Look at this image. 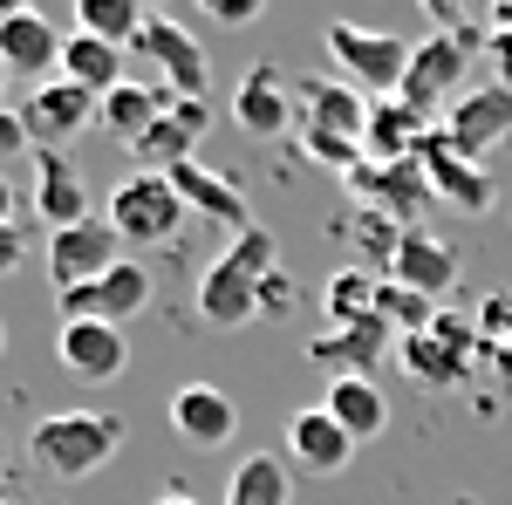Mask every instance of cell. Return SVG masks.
I'll return each instance as SVG.
<instances>
[{
	"label": "cell",
	"instance_id": "obj_1",
	"mask_svg": "<svg viewBox=\"0 0 512 505\" xmlns=\"http://www.w3.org/2000/svg\"><path fill=\"white\" fill-rule=\"evenodd\" d=\"M280 273V246L267 226H246V233L226 239V253L212 260V267L198 273V321L205 328H246L253 314H260V294H267V280Z\"/></svg>",
	"mask_w": 512,
	"mask_h": 505
},
{
	"label": "cell",
	"instance_id": "obj_2",
	"mask_svg": "<svg viewBox=\"0 0 512 505\" xmlns=\"http://www.w3.org/2000/svg\"><path fill=\"white\" fill-rule=\"evenodd\" d=\"M123 437H130V430H123V417H110V410H55V417L35 424L28 458H35L41 478L76 485V478H96V471L117 458Z\"/></svg>",
	"mask_w": 512,
	"mask_h": 505
},
{
	"label": "cell",
	"instance_id": "obj_3",
	"mask_svg": "<svg viewBox=\"0 0 512 505\" xmlns=\"http://www.w3.org/2000/svg\"><path fill=\"white\" fill-rule=\"evenodd\" d=\"M321 48H328V62H335V82H349V89H362V96H369V103H383V96H396V89H403V76H410V48H417V41L390 35V28L328 21Z\"/></svg>",
	"mask_w": 512,
	"mask_h": 505
},
{
	"label": "cell",
	"instance_id": "obj_4",
	"mask_svg": "<svg viewBox=\"0 0 512 505\" xmlns=\"http://www.w3.org/2000/svg\"><path fill=\"white\" fill-rule=\"evenodd\" d=\"M110 226H117L123 246H137V253H151V246H178L185 226H192V212H185V198L178 185L164 178V171H130L117 178V192H110V212H103Z\"/></svg>",
	"mask_w": 512,
	"mask_h": 505
},
{
	"label": "cell",
	"instance_id": "obj_5",
	"mask_svg": "<svg viewBox=\"0 0 512 505\" xmlns=\"http://www.w3.org/2000/svg\"><path fill=\"white\" fill-rule=\"evenodd\" d=\"M478 41L465 35V28H437V35H424L417 48H410V76H403V103L417 110V117L444 123V110L465 96V62H472Z\"/></svg>",
	"mask_w": 512,
	"mask_h": 505
},
{
	"label": "cell",
	"instance_id": "obj_6",
	"mask_svg": "<svg viewBox=\"0 0 512 505\" xmlns=\"http://www.w3.org/2000/svg\"><path fill=\"white\" fill-rule=\"evenodd\" d=\"M396 355H403V369H410L424 389H458V383H472L485 342H478V328L465 321V314H437L424 335L396 342Z\"/></svg>",
	"mask_w": 512,
	"mask_h": 505
},
{
	"label": "cell",
	"instance_id": "obj_7",
	"mask_svg": "<svg viewBox=\"0 0 512 505\" xmlns=\"http://www.w3.org/2000/svg\"><path fill=\"white\" fill-rule=\"evenodd\" d=\"M130 55H151V69L164 76V89H171V96L205 103V89H212V62H205L198 35L178 21V14H144V35H137V48H130Z\"/></svg>",
	"mask_w": 512,
	"mask_h": 505
},
{
	"label": "cell",
	"instance_id": "obj_8",
	"mask_svg": "<svg viewBox=\"0 0 512 505\" xmlns=\"http://www.w3.org/2000/svg\"><path fill=\"white\" fill-rule=\"evenodd\" d=\"M21 130H28L35 151H69L82 130H96V96L76 89L69 76H48V82H35L28 103H21Z\"/></svg>",
	"mask_w": 512,
	"mask_h": 505
},
{
	"label": "cell",
	"instance_id": "obj_9",
	"mask_svg": "<svg viewBox=\"0 0 512 505\" xmlns=\"http://www.w3.org/2000/svg\"><path fill=\"white\" fill-rule=\"evenodd\" d=\"M55 301H62V321H110V328H130L137 314L151 308V267H144V260H123V267H110L103 280L69 287V294H55Z\"/></svg>",
	"mask_w": 512,
	"mask_h": 505
},
{
	"label": "cell",
	"instance_id": "obj_10",
	"mask_svg": "<svg viewBox=\"0 0 512 505\" xmlns=\"http://www.w3.org/2000/svg\"><path fill=\"white\" fill-rule=\"evenodd\" d=\"M130 253H123V239L110 219H82L69 233H48V280H55V294H69V287H89V280H103L110 267H123Z\"/></svg>",
	"mask_w": 512,
	"mask_h": 505
},
{
	"label": "cell",
	"instance_id": "obj_11",
	"mask_svg": "<svg viewBox=\"0 0 512 505\" xmlns=\"http://www.w3.org/2000/svg\"><path fill=\"white\" fill-rule=\"evenodd\" d=\"M55 362L89 389H110L130 369V335L110 321H55Z\"/></svg>",
	"mask_w": 512,
	"mask_h": 505
},
{
	"label": "cell",
	"instance_id": "obj_12",
	"mask_svg": "<svg viewBox=\"0 0 512 505\" xmlns=\"http://www.w3.org/2000/svg\"><path fill=\"white\" fill-rule=\"evenodd\" d=\"M437 137L451 144L458 157H485L492 144H506L512 137V89L506 82H485V89H465L451 110H444V123H437Z\"/></svg>",
	"mask_w": 512,
	"mask_h": 505
},
{
	"label": "cell",
	"instance_id": "obj_13",
	"mask_svg": "<svg viewBox=\"0 0 512 505\" xmlns=\"http://www.w3.org/2000/svg\"><path fill=\"white\" fill-rule=\"evenodd\" d=\"M0 62H7V76L28 82L62 76V28L41 7H0Z\"/></svg>",
	"mask_w": 512,
	"mask_h": 505
},
{
	"label": "cell",
	"instance_id": "obj_14",
	"mask_svg": "<svg viewBox=\"0 0 512 505\" xmlns=\"http://www.w3.org/2000/svg\"><path fill=\"white\" fill-rule=\"evenodd\" d=\"M294 130H321V137H349L362 144L369 130V96L335 76H301L294 82Z\"/></svg>",
	"mask_w": 512,
	"mask_h": 505
},
{
	"label": "cell",
	"instance_id": "obj_15",
	"mask_svg": "<svg viewBox=\"0 0 512 505\" xmlns=\"http://www.w3.org/2000/svg\"><path fill=\"white\" fill-rule=\"evenodd\" d=\"M205 130H212V110L192 103V96H171V103H164V117L130 144V157H137L144 171H178V164H192V157H198Z\"/></svg>",
	"mask_w": 512,
	"mask_h": 505
},
{
	"label": "cell",
	"instance_id": "obj_16",
	"mask_svg": "<svg viewBox=\"0 0 512 505\" xmlns=\"http://www.w3.org/2000/svg\"><path fill=\"white\" fill-rule=\"evenodd\" d=\"M171 430L192 451H226L239 437V403L219 383H178V396H171Z\"/></svg>",
	"mask_w": 512,
	"mask_h": 505
},
{
	"label": "cell",
	"instance_id": "obj_17",
	"mask_svg": "<svg viewBox=\"0 0 512 505\" xmlns=\"http://www.w3.org/2000/svg\"><path fill=\"white\" fill-rule=\"evenodd\" d=\"M233 123L246 137H287L294 130V82L274 62H253L233 89Z\"/></svg>",
	"mask_w": 512,
	"mask_h": 505
},
{
	"label": "cell",
	"instance_id": "obj_18",
	"mask_svg": "<svg viewBox=\"0 0 512 505\" xmlns=\"http://www.w3.org/2000/svg\"><path fill=\"white\" fill-rule=\"evenodd\" d=\"M383 280H396V287H410V294L437 301L444 287H458V253H451L444 239H431L424 226H403L396 253L383 260Z\"/></svg>",
	"mask_w": 512,
	"mask_h": 505
},
{
	"label": "cell",
	"instance_id": "obj_19",
	"mask_svg": "<svg viewBox=\"0 0 512 505\" xmlns=\"http://www.w3.org/2000/svg\"><path fill=\"white\" fill-rule=\"evenodd\" d=\"M390 342H396V328L376 314V321H355V328H328V335H315V342H308V362L328 369V383H335V376H376V362H383Z\"/></svg>",
	"mask_w": 512,
	"mask_h": 505
},
{
	"label": "cell",
	"instance_id": "obj_20",
	"mask_svg": "<svg viewBox=\"0 0 512 505\" xmlns=\"http://www.w3.org/2000/svg\"><path fill=\"white\" fill-rule=\"evenodd\" d=\"M171 185H178V198H185V212L192 219H212V226H226V233H246L253 226V212H246V192H239L233 178H219L212 164H178V171H164Z\"/></svg>",
	"mask_w": 512,
	"mask_h": 505
},
{
	"label": "cell",
	"instance_id": "obj_21",
	"mask_svg": "<svg viewBox=\"0 0 512 505\" xmlns=\"http://www.w3.org/2000/svg\"><path fill=\"white\" fill-rule=\"evenodd\" d=\"M417 164H424V185H431V198H451L458 212H485V205H492V178H485V164L458 157L444 137H437V130L424 137Z\"/></svg>",
	"mask_w": 512,
	"mask_h": 505
},
{
	"label": "cell",
	"instance_id": "obj_22",
	"mask_svg": "<svg viewBox=\"0 0 512 505\" xmlns=\"http://www.w3.org/2000/svg\"><path fill=\"white\" fill-rule=\"evenodd\" d=\"M349 192L362 198L369 212H383V219H417L424 198H431V185H424V164L410 157V164H362L349 178Z\"/></svg>",
	"mask_w": 512,
	"mask_h": 505
},
{
	"label": "cell",
	"instance_id": "obj_23",
	"mask_svg": "<svg viewBox=\"0 0 512 505\" xmlns=\"http://www.w3.org/2000/svg\"><path fill=\"white\" fill-rule=\"evenodd\" d=\"M437 123L417 117L403 96H383V103H369V130H362V151L369 164H410V157L424 151V137H431Z\"/></svg>",
	"mask_w": 512,
	"mask_h": 505
},
{
	"label": "cell",
	"instance_id": "obj_24",
	"mask_svg": "<svg viewBox=\"0 0 512 505\" xmlns=\"http://www.w3.org/2000/svg\"><path fill=\"white\" fill-rule=\"evenodd\" d=\"M35 212L48 219V233H69L89 219V192H82V171L69 164V151H35Z\"/></svg>",
	"mask_w": 512,
	"mask_h": 505
},
{
	"label": "cell",
	"instance_id": "obj_25",
	"mask_svg": "<svg viewBox=\"0 0 512 505\" xmlns=\"http://www.w3.org/2000/svg\"><path fill=\"white\" fill-rule=\"evenodd\" d=\"M287 458L301 471H349L355 437L315 403V410H294V417H287Z\"/></svg>",
	"mask_w": 512,
	"mask_h": 505
},
{
	"label": "cell",
	"instance_id": "obj_26",
	"mask_svg": "<svg viewBox=\"0 0 512 505\" xmlns=\"http://www.w3.org/2000/svg\"><path fill=\"white\" fill-rule=\"evenodd\" d=\"M321 410L349 430L355 444H369V437H383V430H390V396H383L376 376H335L328 396H321Z\"/></svg>",
	"mask_w": 512,
	"mask_h": 505
},
{
	"label": "cell",
	"instance_id": "obj_27",
	"mask_svg": "<svg viewBox=\"0 0 512 505\" xmlns=\"http://www.w3.org/2000/svg\"><path fill=\"white\" fill-rule=\"evenodd\" d=\"M164 103H171L164 82H137V76H130V82H117V89L96 103V130H110L117 144H137V137L164 117Z\"/></svg>",
	"mask_w": 512,
	"mask_h": 505
},
{
	"label": "cell",
	"instance_id": "obj_28",
	"mask_svg": "<svg viewBox=\"0 0 512 505\" xmlns=\"http://www.w3.org/2000/svg\"><path fill=\"white\" fill-rule=\"evenodd\" d=\"M62 76L76 82V89H89L96 103H103L117 82H130L123 76V48H110V41H96V35H69L62 41Z\"/></svg>",
	"mask_w": 512,
	"mask_h": 505
},
{
	"label": "cell",
	"instance_id": "obj_29",
	"mask_svg": "<svg viewBox=\"0 0 512 505\" xmlns=\"http://www.w3.org/2000/svg\"><path fill=\"white\" fill-rule=\"evenodd\" d=\"M226 505H294L287 458H274V451H253V458H239L233 478H226Z\"/></svg>",
	"mask_w": 512,
	"mask_h": 505
},
{
	"label": "cell",
	"instance_id": "obj_30",
	"mask_svg": "<svg viewBox=\"0 0 512 505\" xmlns=\"http://www.w3.org/2000/svg\"><path fill=\"white\" fill-rule=\"evenodd\" d=\"M383 314V273L376 267H342L328 280V328H355Z\"/></svg>",
	"mask_w": 512,
	"mask_h": 505
},
{
	"label": "cell",
	"instance_id": "obj_31",
	"mask_svg": "<svg viewBox=\"0 0 512 505\" xmlns=\"http://www.w3.org/2000/svg\"><path fill=\"white\" fill-rule=\"evenodd\" d=\"M76 35H96L110 48H137L144 35V7L137 0H82L76 7Z\"/></svg>",
	"mask_w": 512,
	"mask_h": 505
},
{
	"label": "cell",
	"instance_id": "obj_32",
	"mask_svg": "<svg viewBox=\"0 0 512 505\" xmlns=\"http://www.w3.org/2000/svg\"><path fill=\"white\" fill-rule=\"evenodd\" d=\"M383 321H390L396 335L410 342V335H424L437 321V301H424V294H410V287H396V280H383Z\"/></svg>",
	"mask_w": 512,
	"mask_h": 505
},
{
	"label": "cell",
	"instance_id": "obj_33",
	"mask_svg": "<svg viewBox=\"0 0 512 505\" xmlns=\"http://www.w3.org/2000/svg\"><path fill=\"white\" fill-rule=\"evenodd\" d=\"M472 328H478V342H485V349H499V342L512 335V301H506V294H485Z\"/></svg>",
	"mask_w": 512,
	"mask_h": 505
},
{
	"label": "cell",
	"instance_id": "obj_34",
	"mask_svg": "<svg viewBox=\"0 0 512 505\" xmlns=\"http://www.w3.org/2000/svg\"><path fill=\"white\" fill-rule=\"evenodd\" d=\"M21 267H28V233H21V226H0V287Z\"/></svg>",
	"mask_w": 512,
	"mask_h": 505
},
{
	"label": "cell",
	"instance_id": "obj_35",
	"mask_svg": "<svg viewBox=\"0 0 512 505\" xmlns=\"http://www.w3.org/2000/svg\"><path fill=\"white\" fill-rule=\"evenodd\" d=\"M205 14L219 28H246V21H260V0H205Z\"/></svg>",
	"mask_w": 512,
	"mask_h": 505
},
{
	"label": "cell",
	"instance_id": "obj_36",
	"mask_svg": "<svg viewBox=\"0 0 512 505\" xmlns=\"http://www.w3.org/2000/svg\"><path fill=\"white\" fill-rule=\"evenodd\" d=\"M14 151H28V130H21V110H0V164Z\"/></svg>",
	"mask_w": 512,
	"mask_h": 505
},
{
	"label": "cell",
	"instance_id": "obj_37",
	"mask_svg": "<svg viewBox=\"0 0 512 505\" xmlns=\"http://www.w3.org/2000/svg\"><path fill=\"white\" fill-rule=\"evenodd\" d=\"M485 55H492V69H499V82L512 89V35H499V28H485Z\"/></svg>",
	"mask_w": 512,
	"mask_h": 505
},
{
	"label": "cell",
	"instance_id": "obj_38",
	"mask_svg": "<svg viewBox=\"0 0 512 505\" xmlns=\"http://www.w3.org/2000/svg\"><path fill=\"white\" fill-rule=\"evenodd\" d=\"M274 308H294V280H267V294H260V314H274Z\"/></svg>",
	"mask_w": 512,
	"mask_h": 505
},
{
	"label": "cell",
	"instance_id": "obj_39",
	"mask_svg": "<svg viewBox=\"0 0 512 505\" xmlns=\"http://www.w3.org/2000/svg\"><path fill=\"white\" fill-rule=\"evenodd\" d=\"M0 226H14V178L0 171Z\"/></svg>",
	"mask_w": 512,
	"mask_h": 505
},
{
	"label": "cell",
	"instance_id": "obj_40",
	"mask_svg": "<svg viewBox=\"0 0 512 505\" xmlns=\"http://www.w3.org/2000/svg\"><path fill=\"white\" fill-rule=\"evenodd\" d=\"M492 28H499V35H512V0H499V7H492Z\"/></svg>",
	"mask_w": 512,
	"mask_h": 505
},
{
	"label": "cell",
	"instance_id": "obj_41",
	"mask_svg": "<svg viewBox=\"0 0 512 505\" xmlns=\"http://www.w3.org/2000/svg\"><path fill=\"white\" fill-rule=\"evenodd\" d=\"M492 355H499V369H506V383H512V335H506V342H499Z\"/></svg>",
	"mask_w": 512,
	"mask_h": 505
},
{
	"label": "cell",
	"instance_id": "obj_42",
	"mask_svg": "<svg viewBox=\"0 0 512 505\" xmlns=\"http://www.w3.org/2000/svg\"><path fill=\"white\" fill-rule=\"evenodd\" d=\"M158 505H198V499H192V492H178V485H171V492H164Z\"/></svg>",
	"mask_w": 512,
	"mask_h": 505
},
{
	"label": "cell",
	"instance_id": "obj_43",
	"mask_svg": "<svg viewBox=\"0 0 512 505\" xmlns=\"http://www.w3.org/2000/svg\"><path fill=\"white\" fill-rule=\"evenodd\" d=\"M0 355H7V321H0Z\"/></svg>",
	"mask_w": 512,
	"mask_h": 505
},
{
	"label": "cell",
	"instance_id": "obj_44",
	"mask_svg": "<svg viewBox=\"0 0 512 505\" xmlns=\"http://www.w3.org/2000/svg\"><path fill=\"white\" fill-rule=\"evenodd\" d=\"M0 89H7V62H0Z\"/></svg>",
	"mask_w": 512,
	"mask_h": 505
}]
</instances>
